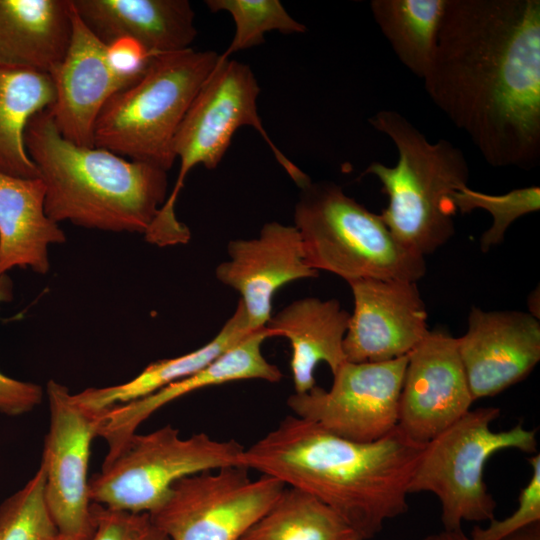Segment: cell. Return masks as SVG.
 <instances>
[{"mask_svg":"<svg viewBox=\"0 0 540 540\" xmlns=\"http://www.w3.org/2000/svg\"><path fill=\"white\" fill-rule=\"evenodd\" d=\"M423 81L489 165H538L539 0H446Z\"/></svg>","mask_w":540,"mask_h":540,"instance_id":"6da1fadb","label":"cell"},{"mask_svg":"<svg viewBox=\"0 0 540 540\" xmlns=\"http://www.w3.org/2000/svg\"><path fill=\"white\" fill-rule=\"evenodd\" d=\"M424 446L398 428L373 442H355L293 414L245 447L240 465L315 496L368 540L408 510Z\"/></svg>","mask_w":540,"mask_h":540,"instance_id":"7a4b0ae2","label":"cell"},{"mask_svg":"<svg viewBox=\"0 0 540 540\" xmlns=\"http://www.w3.org/2000/svg\"><path fill=\"white\" fill-rule=\"evenodd\" d=\"M24 143L58 224L144 235L167 200L168 172L66 140L48 109L30 118Z\"/></svg>","mask_w":540,"mask_h":540,"instance_id":"3957f363","label":"cell"},{"mask_svg":"<svg viewBox=\"0 0 540 540\" xmlns=\"http://www.w3.org/2000/svg\"><path fill=\"white\" fill-rule=\"evenodd\" d=\"M369 123L387 135L398 152L395 166L373 162L364 172L376 176L388 196L380 216L403 245L423 257L430 255L455 233L452 194L468 186L467 160L446 139L428 141L395 110H380Z\"/></svg>","mask_w":540,"mask_h":540,"instance_id":"277c9868","label":"cell"},{"mask_svg":"<svg viewBox=\"0 0 540 540\" xmlns=\"http://www.w3.org/2000/svg\"><path fill=\"white\" fill-rule=\"evenodd\" d=\"M219 58L192 48L154 55L140 79L103 107L94 146L168 172L176 133Z\"/></svg>","mask_w":540,"mask_h":540,"instance_id":"5b68a950","label":"cell"},{"mask_svg":"<svg viewBox=\"0 0 540 540\" xmlns=\"http://www.w3.org/2000/svg\"><path fill=\"white\" fill-rule=\"evenodd\" d=\"M307 264L347 282L392 279L417 282L426 273L425 257L398 241L375 214L330 181L301 188L294 207Z\"/></svg>","mask_w":540,"mask_h":540,"instance_id":"8992f818","label":"cell"},{"mask_svg":"<svg viewBox=\"0 0 540 540\" xmlns=\"http://www.w3.org/2000/svg\"><path fill=\"white\" fill-rule=\"evenodd\" d=\"M259 92L257 80L248 65L220 55L176 133L173 152L180 160L178 177L172 192L144 234L148 243L165 247L186 244L190 240L189 228L175 214V204L185 178L199 164L215 169L229 148L234 133L242 126H251L260 133L276 160L299 188L311 181L268 136L257 110Z\"/></svg>","mask_w":540,"mask_h":540,"instance_id":"52a82bcc","label":"cell"},{"mask_svg":"<svg viewBox=\"0 0 540 540\" xmlns=\"http://www.w3.org/2000/svg\"><path fill=\"white\" fill-rule=\"evenodd\" d=\"M499 415L497 407L471 409L422 450L409 493L428 492L438 499L444 530L495 518L497 503L484 481L490 457L505 449L536 452L537 432L522 423L494 431L492 423Z\"/></svg>","mask_w":540,"mask_h":540,"instance_id":"ba28073f","label":"cell"},{"mask_svg":"<svg viewBox=\"0 0 540 540\" xmlns=\"http://www.w3.org/2000/svg\"><path fill=\"white\" fill-rule=\"evenodd\" d=\"M244 449L234 439L217 440L203 432L182 438L171 425L147 434L136 432L106 454L101 470L89 480V497L106 508L150 513L178 480L241 466Z\"/></svg>","mask_w":540,"mask_h":540,"instance_id":"9c48e42d","label":"cell"},{"mask_svg":"<svg viewBox=\"0 0 540 540\" xmlns=\"http://www.w3.org/2000/svg\"><path fill=\"white\" fill-rule=\"evenodd\" d=\"M285 488L280 480L228 466L175 482L150 516L169 540H240Z\"/></svg>","mask_w":540,"mask_h":540,"instance_id":"30bf717a","label":"cell"},{"mask_svg":"<svg viewBox=\"0 0 540 540\" xmlns=\"http://www.w3.org/2000/svg\"><path fill=\"white\" fill-rule=\"evenodd\" d=\"M45 393L49 428L40 466L45 474L46 503L60 534L88 540L93 530L88 465L104 410L88 408L53 379Z\"/></svg>","mask_w":540,"mask_h":540,"instance_id":"8fae6325","label":"cell"},{"mask_svg":"<svg viewBox=\"0 0 540 540\" xmlns=\"http://www.w3.org/2000/svg\"><path fill=\"white\" fill-rule=\"evenodd\" d=\"M408 355L382 362H344L331 387L293 393V414L355 442L379 440L397 428Z\"/></svg>","mask_w":540,"mask_h":540,"instance_id":"7c38bea8","label":"cell"},{"mask_svg":"<svg viewBox=\"0 0 540 540\" xmlns=\"http://www.w3.org/2000/svg\"><path fill=\"white\" fill-rule=\"evenodd\" d=\"M474 401L457 338L444 331H429L408 354L398 430L425 445L471 410Z\"/></svg>","mask_w":540,"mask_h":540,"instance_id":"4fadbf2b","label":"cell"},{"mask_svg":"<svg viewBox=\"0 0 540 540\" xmlns=\"http://www.w3.org/2000/svg\"><path fill=\"white\" fill-rule=\"evenodd\" d=\"M354 309L343 341L349 362H382L408 355L429 333L416 282L357 279L347 282Z\"/></svg>","mask_w":540,"mask_h":540,"instance_id":"5bb4252c","label":"cell"},{"mask_svg":"<svg viewBox=\"0 0 540 540\" xmlns=\"http://www.w3.org/2000/svg\"><path fill=\"white\" fill-rule=\"evenodd\" d=\"M459 355L474 400L525 379L540 360V322L529 312L472 307Z\"/></svg>","mask_w":540,"mask_h":540,"instance_id":"9a60e30c","label":"cell"},{"mask_svg":"<svg viewBox=\"0 0 540 540\" xmlns=\"http://www.w3.org/2000/svg\"><path fill=\"white\" fill-rule=\"evenodd\" d=\"M227 253L229 259L216 267L215 277L240 294L252 330L266 326L277 290L319 275L307 264L294 225L267 222L257 237L231 240Z\"/></svg>","mask_w":540,"mask_h":540,"instance_id":"2e32d148","label":"cell"},{"mask_svg":"<svg viewBox=\"0 0 540 540\" xmlns=\"http://www.w3.org/2000/svg\"><path fill=\"white\" fill-rule=\"evenodd\" d=\"M50 76L56 99L48 110L55 126L66 140L83 147L94 146L96 122L108 100L136 82L112 68L106 44L89 30L73 6L70 44Z\"/></svg>","mask_w":540,"mask_h":540,"instance_id":"e0dca14e","label":"cell"},{"mask_svg":"<svg viewBox=\"0 0 540 540\" xmlns=\"http://www.w3.org/2000/svg\"><path fill=\"white\" fill-rule=\"evenodd\" d=\"M269 337L266 327L254 330L202 369L148 396L104 410L97 436L106 441L107 454L136 433L154 412L194 391L239 380L279 382L283 376L281 370L262 353V345Z\"/></svg>","mask_w":540,"mask_h":540,"instance_id":"ac0fdd59","label":"cell"},{"mask_svg":"<svg viewBox=\"0 0 540 540\" xmlns=\"http://www.w3.org/2000/svg\"><path fill=\"white\" fill-rule=\"evenodd\" d=\"M89 30L106 45L130 37L150 53L183 51L197 36L187 0H71Z\"/></svg>","mask_w":540,"mask_h":540,"instance_id":"d6986e66","label":"cell"},{"mask_svg":"<svg viewBox=\"0 0 540 540\" xmlns=\"http://www.w3.org/2000/svg\"><path fill=\"white\" fill-rule=\"evenodd\" d=\"M350 314L336 299L316 297L297 299L272 315L266 324L271 337L289 340L290 370L294 393H305L316 386V366L324 362L333 374L346 356L343 341Z\"/></svg>","mask_w":540,"mask_h":540,"instance_id":"ffe728a7","label":"cell"},{"mask_svg":"<svg viewBox=\"0 0 540 540\" xmlns=\"http://www.w3.org/2000/svg\"><path fill=\"white\" fill-rule=\"evenodd\" d=\"M71 35V0H0V69L50 75Z\"/></svg>","mask_w":540,"mask_h":540,"instance_id":"44dd1931","label":"cell"},{"mask_svg":"<svg viewBox=\"0 0 540 540\" xmlns=\"http://www.w3.org/2000/svg\"><path fill=\"white\" fill-rule=\"evenodd\" d=\"M65 241L64 231L46 214L42 180L0 173V275L16 267L46 274L49 246Z\"/></svg>","mask_w":540,"mask_h":540,"instance_id":"7402d4cb","label":"cell"},{"mask_svg":"<svg viewBox=\"0 0 540 540\" xmlns=\"http://www.w3.org/2000/svg\"><path fill=\"white\" fill-rule=\"evenodd\" d=\"M252 331L239 300L235 311L220 331L202 347L178 357L155 361L127 382L87 388L76 393V397L88 408L98 411L143 398L207 366Z\"/></svg>","mask_w":540,"mask_h":540,"instance_id":"603a6c76","label":"cell"},{"mask_svg":"<svg viewBox=\"0 0 540 540\" xmlns=\"http://www.w3.org/2000/svg\"><path fill=\"white\" fill-rule=\"evenodd\" d=\"M55 99L49 74L0 69V173L39 178L25 147L24 132L30 118L50 108Z\"/></svg>","mask_w":540,"mask_h":540,"instance_id":"cb8c5ba5","label":"cell"},{"mask_svg":"<svg viewBox=\"0 0 540 540\" xmlns=\"http://www.w3.org/2000/svg\"><path fill=\"white\" fill-rule=\"evenodd\" d=\"M446 0H372L375 22L399 61L423 79L433 62Z\"/></svg>","mask_w":540,"mask_h":540,"instance_id":"d4e9b609","label":"cell"},{"mask_svg":"<svg viewBox=\"0 0 540 540\" xmlns=\"http://www.w3.org/2000/svg\"><path fill=\"white\" fill-rule=\"evenodd\" d=\"M240 540H363L315 496L285 486L269 510Z\"/></svg>","mask_w":540,"mask_h":540,"instance_id":"484cf974","label":"cell"},{"mask_svg":"<svg viewBox=\"0 0 540 540\" xmlns=\"http://www.w3.org/2000/svg\"><path fill=\"white\" fill-rule=\"evenodd\" d=\"M205 4L211 12L226 11L234 20L235 34L221 54L224 58L263 43L264 34L269 31L282 34L306 31V27L292 18L278 0H207Z\"/></svg>","mask_w":540,"mask_h":540,"instance_id":"4316f807","label":"cell"},{"mask_svg":"<svg viewBox=\"0 0 540 540\" xmlns=\"http://www.w3.org/2000/svg\"><path fill=\"white\" fill-rule=\"evenodd\" d=\"M45 474L39 468L0 504V540H57L60 533L45 499Z\"/></svg>","mask_w":540,"mask_h":540,"instance_id":"83f0119b","label":"cell"},{"mask_svg":"<svg viewBox=\"0 0 540 540\" xmlns=\"http://www.w3.org/2000/svg\"><path fill=\"white\" fill-rule=\"evenodd\" d=\"M452 201L456 212L461 214L476 209L491 214L492 224L479 240L482 252H487L504 240L508 228L518 218L539 211L540 187L529 186L513 189L505 194L492 195L466 186L452 194Z\"/></svg>","mask_w":540,"mask_h":540,"instance_id":"f1b7e54d","label":"cell"},{"mask_svg":"<svg viewBox=\"0 0 540 540\" xmlns=\"http://www.w3.org/2000/svg\"><path fill=\"white\" fill-rule=\"evenodd\" d=\"M531 476L521 490L518 506L514 512L503 518L489 521L487 527L475 526L471 532L472 540H500L503 537L536 522H540V454L528 458Z\"/></svg>","mask_w":540,"mask_h":540,"instance_id":"f546056e","label":"cell"},{"mask_svg":"<svg viewBox=\"0 0 540 540\" xmlns=\"http://www.w3.org/2000/svg\"><path fill=\"white\" fill-rule=\"evenodd\" d=\"M92 504L93 530L88 540H169L149 513H132Z\"/></svg>","mask_w":540,"mask_h":540,"instance_id":"4dcf8cb0","label":"cell"},{"mask_svg":"<svg viewBox=\"0 0 540 540\" xmlns=\"http://www.w3.org/2000/svg\"><path fill=\"white\" fill-rule=\"evenodd\" d=\"M13 299V282L8 274L0 275V304ZM40 385L14 379L0 371V413L20 416L37 407L43 399Z\"/></svg>","mask_w":540,"mask_h":540,"instance_id":"1f68e13d","label":"cell"},{"mask_svg":"<svg viewBox=\"0 0 540 540\" xmlns=\"http://www.w3.org/2000/svg\"><path fill=\"white\" fill-rule=\"evenodd\" d=\"M107 58L112 68L134 81L140 79L154 54L130 37L118 38L106 45Z\"/></svg>","mask_w":540,"mask_h":540,"instance_id":"d6a6232c","label":"cell"},{"mask_svg":"<svg viewBox=\"0 0 540 540\" xmlns=\"http://www.w3.org/2000/svg\"><path fill=\"white\" fill-rule=\"evenodd\" d=\"M500 540H540V522L523 527Z\"/></svg>","mask_w":540,"mask_h":540,"instance_id":"836d02e7","label":"cell"},{"mask_svg":"<svg viewBox=\"0 0 540 540\" xmlns=\"http://www.w3.org/2000/svg\"><path fill=\"white\" fill-rule=\"evenodd\" d=\"M423 540H472L462 529L442 530L441 532L430 534Z\"/></svg>","mask_w":540,"mask_h":540,"instance_id":"e575fe53","label":"cell"},{"mask_svg":"<svg viewBox=\"0 0 540 540\" xmlns=\"http://www.w3.org/2000/svg\"><path fill=\"white\" fill-rule=\"evenodd\" d=\"M57 540H79V539H75V538L60 534Z\"/></svg>","mask_w":540,"mask_h":540,"instance_id":"d590c367","label":"cell"}]
</instances>
